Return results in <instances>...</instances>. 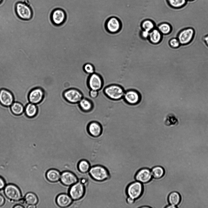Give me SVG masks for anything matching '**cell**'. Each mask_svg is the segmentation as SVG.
Instances as JSON below:
<instances>
[{
    "label": "cell",
    "instance_id": "14",
    "mask_svg": "<svg viewBox=\"0 0 208 208\" xmlns=\"http://www.w3.org/2000/svg\"><path fill=\"white\" fill-rule=\"evenodd\" d=\"M15 101L13 93L5 88L0 89V104L2 106L9 107Z\"/></svg>",
    "mask_w": 208,
    "mask_h": 208
},
{
    "label": "cell",
    "instance_id": "17",
    "mask_svg": "<svg viewBox=\"0 0 208 208\" xmlns=\"http://www.w3.org/2000/svg\"><path fill=\"white\" fill-rule=\"evenodd\" d=\"M107 30L112 33L118 32L120 29L121 24L119 20L117 18L112 17L109 18L106 24Z\"/></svg>",
    "mask_w": 208,
    "mask_h": 208
},
{
    "label": "cell",
    "instance_id": "29",
    "mask_svg": "<svg viewBox=\"0 0 208 208\" xmlns=\"http://www.w3.org/2000/svg\"><path fill=\"white\" fill-rule=\"evenodd\" d=\"M168 4L172 8L180 9L182 8L186 4L187 0H167Z\"/></svg>",
    "mask_w": 208,
    "mask_h": 208
},
{
    "label": "cell",
    "instance_id": "28",
    "mask_svg": "<svg viewBox=\"0 0 208 208\" xmlns=\"http://www.w3.org/2000/svg\"><path fill=\"white\" fill-rule=\"evenodd\" d=\"M24 199L26 203L29 205H35L38 202V199L37 196L31 192H29L26 194Z\"/></svg>",
    "mask_w": 208,
    "mask_h": 208
},
{
    "label": "cell",
    "instance_id": "13",
    "mask_svg": "<svg viewBox=\"0 0 208 208\" xmlns=\"http://www.w3.org/2000/svg\"><path fill=\"white\" fill-rule=\"evenodd\" d=\"M88 84L90 89L99 91L103 87V80L99 75L94 72L89 76Z\"/></svg>",
    "mask_w": 208,
    "mask_h": 208
},
{
    "label": "cell",
    "instance_id": "18",
    "mask_svg": "<svg viewBox=\"0 0 208 208\" xmlns=\"http://www.w3.org/2000/svg\"><path fill=\"white\" fill-rule=\"evenodd\" d=\"M88 131L91 136L97 137L102 133V128L101 124L98 122L93 121L88 124L87 127Z\"/></svg>",
    "mask_w": 208,
    "mask_h": 208
},
{
    "label": "cell",
    "instance_id": "4",
    "mask_svg": "<svg viewBox=\"0 0 208 208\" xmlns=\"http://www.w3.org/2000/svg\"><path fill=\"white\" fill-rule=\"evenodd\" d=\"M85 192L84 185L81 182L78 181L70 187L68 194L73 200L76 201L83 197Z\"/></svg>",
    "mask_w": 208,
    "mask_h": 208
},
{
    "label": "cell",
    "instance_id": "30",
    "mask_svg": "<svg viewBox=\"0 0 208 208\" xmlns=\"http://www.w3.org/2000/svg\"><path fill=\"white\" fill-rule=\"evenodd\" d=\"M157 29L162 34L165 35L169 34L172 30L171 25L167 23H163L160 24Z\"/></svg>",
    "mask_w": 208,
    "mask_h": 208
},
{
    "label": "cell",
    "instance_id": "42",
    "mask_svg": "<svg viewBox=\"0 0 208 208\" xmlns=\"http://www.w3.org/2000/svg\"><path fill=\"white\" fill-rule=\"evenodd\" d=\"M27 207L29 208H35L36 207V206L35 205H29Z\"/></svg>",
    "mask_w": 208,
    "mask_h": 208
},
{
    "label": "cell",
    "instance_id": "19",
    "mask_svg": "<svg viewBox=\"0 0 208 208\" xmlns=\"http://www.w3.org/2000/svg\"><path fill=\"white\" fill-rule=\"evenodd\" d=\"M61 173L58 170L51 168L47 171L46 177L47 180L51 182H59L60 179Z\"/></svg>",
    "mask_w": 208,
    "mask_h": 208
},
{
    "label": "cell",
    "instance_id": "20",
    "mask_svg": "<svg viewBox=\"0 0 208 208\" xmlns=\"http://www.w3.org/2000/svg\"><path fill=\"white\" fill-rule=\"evenodd\" d=\"M38 108L36 104L29 102L24 107V112L29 118H33L37 115Z\"/></svg>",
    "mask_w": 208,
    "mask_h": 208
},
{
    "label": "cell",
    "instance_id": "25",
    "mask_svg": "<svg viewBox=\"0 0 208 208\" xmlns=\"http://www.w3.org/2000/svg\"><path fill=\"white\" fill-rule=\"evenodd\" d=\"M152 178L159 179L162 178L165 173L164 168L160 166H155L151 169Z\"/></svg>",
    "mask_w": 208,
    "mask_h": 208
},
{
    "label": "cell",
    "instance_id": "26",
    "mask_svg": "<svg viewBox=\"0 0 208 208\" xmlns=\"http://www.w3.org/2000/svg\"><path fill=\"white\" fill-rule=\"evenodd\" d=\"M81 109L84 111H91L93 107L92 102L88 99L83 97L78 103Z\"/></svg>",
    "mask_w": 208,
    "mask_h": 208
},
{
    "label": "cell",
    "instance_id": "6",
    "mask_svg": "<svg viewBox=\"0 0 208 208\" xmlns=\"http://www.w3.org/2000/svg\"><path fill=\"white\" fill-rule=\"evenodd\" d=\"M63 95L68 102L72 104L78 103L84 97L82 93L75 88H70L65 91Z\"/></svg>",
    "mask_w": 208,
    "mask_h": 208
},
{
    "label": "cell",
    "instance_id": "15",
    "mask_svg": "<svg viewBox=\"0 0 208 208\" xmlns=\"http://www.w3.org/2000/svg\"><path fill=\"white\" fill-rule=\"evenodd\" d=\"M152 178L151 169L147 168H143L139 170L135 176V180L142 184L148 182Z\"/></svg>",
    "mask_w": 208,
    "mask_h": 208
},
{
    "label": "cell",
    "instance_id": "12",
    "mask_svg": "<svg viewBox=\"0 0 208 208\" xmlns=\"http://www.w3.org/2000/svg\"><path fill=\"white\" fill-rule=\"evenodd\" d=\"M60 181L64 185L70 187L78 181L76 175L74 173L66 171L61 173Z\"/></svg>",
    "mask_w": 208,
    "mask_h": 208
},
{
    "label": "cell",
    "instance_id": "41",
    "mask_svg": "<svg viewBox=\"0 0 208 208\" xmlns=\"http://www.w3.org/2000/svg\"><path fill=\"white\" fill-rule=\"evenodd\" d=\"M24 206L20 205H17L14 206V208H23Z\"/></svg>",
    "mask_w": 208,
    "mask_h": 208
},
{
    "label": "cell",
    "instance_id": "39",
    "mask_svg": "<svg viewBox=\"0 0 208 208\" xmlns=\"http://www.w3.org/2000/svg\"><path fill=\"white\" fill-rule=\"evenodd\" d=\"M203 40L206 45L208 46V34L204 37Z\"/></svg>",
    "mask_w": 208,
    "mask_h": 208
},
{
    "label": "cell",
    "instance_id": "37",
    "mask_svg": "<svg viewBox=\"0 0 208 208\" xmlns=\"http://www.w3.org/2000/svg\"><path fill=\"white\" fill-rule=\"evenodd\" d=\"M5 183L4 179L0 176V190L5 187Z\"/></svg>",
    "mask_w": 208,
    "mask_h": 208
},
{
    "label": "cell",
    "instance_id": "2",
    "mask_svg": "<svg viewBox=\"0 0 208 208\" xmlns=\"http://www.w3.org/2000/svg\"><path fill=\"white\" fill-rule=\"evenodd\" d=\"M103 92L109 98L117 100L123 98L125 91L121 86L113 84L103 88Z\"/></svg>",
    "mask_w": 208,
    "mask_h": 208
},
{
    "label": "cell",
    "instance_id": "45",
    "mask_svg": "<svg viewBox=\"0 0 208 208\" xmlns=\"http://www.w3.org/2000/svg\"><path fill=\"white\" fill-rule=\"evenodd\" d=\"M157 146H158V142H157ZM158 158H159V157H158Z\"/></svg>",
    "mask_w": 208,
    "mask_h": 208
},
{
    "label": "cell",
    "instance_id": "31",
    "mask_svg": "<svg viewBox=\"0 0 208 208\" xmlns=\"http://www.w3.org/2000/svg\"><path fill=\"white\" fill-rule=\"evenodd\" d=\"M141 26L143 30L149 32H150L155 28L154 23L149 19H146L144 21L142 22Z\"/></svg>",
    "mask_w": 208,
    "mask_h": 208
},
{
    "label": "cell",
    "instance_id": "21",
    "mask_svg": "<svg viewBox=\"0 0 208 208\" xmlns=\"http://www.w3.org/2000/svg\"><path fill=\"white\" fill-rule=\"evenodd\" d=\"M179 121L174 114L170 113L166 115L164 120V123L167 126H174L178 125Z\"/></svg>",
    "mask_w": 208,
    "mask_h": 208
},
{
    "label": "cell",
    "instance_id": "36",
    "mask_svg": "<svg viewBox=\"0 0 208 208\" xmlns=\"http://www.w3.org/2000/svg\"><path fill=\"white\" fill-rule=\"evenodd\" d=\"M150 32L143 30L141 32V36L143 38L146 39L149 38Z\"/></svg>",
    "mask_w": 208,
    "mask_h": 208
},
{
    "label": "cell",
    "instance_id": "8",
    "mask_svg": "<svg viewBox=\"0 0 208 208\" xmlns=\"http://www.w3.org/2000/svg\"><path fill=\"white\" fill-rule=\"evenodd\" d=\"M4 192L5 196L11 200L18 201L21 199V191L19 189L14 185H7L5 187Z\"/></svg>",
    "mask_w": 208,
    "mask_h": 208
},
{
    "label": "cell",
    "instance_id": "3",
    "mask_svg": "<svg viewBox=\"0 0 208 208\" xmlns=\"http://www.w3.org/2000/svg\"><path fill=\"white\" fill-rule=\"evenodd\" d=\"M88 172L92 179L98 182L104 181L108 179L109 177L107 169L101 165H98L91 167Z\"/></svg>",
    "mask_w": 208,
    "mask_h": 208
},
{
    "label": "cell",
    "instance_id": "10",
    "mask_svg": "<svg viewBox=\"0 0 208 208\" xmlns=\"http://www.w3.org/2000/svg\"><path fill=\"white\" fill-rule=\"evenodd\" d=\"M66 13L65 10L59 8L52 10L50 14V18L52 23L55 25L62 24L66 19Z\"/></svg>",
    "mask_w": 208,
    "mask_h": 208
},
{
    "label": "cell",
    "instance_id": "35",
    "mask_svg": "<svg viewBox=\"0 0 208 208\" xmlns=\"http://www.w3.org/2000/svg\"><path fill=\"white\" fill-rule=\"evenodd\" d=\"M135 199H134L128 196L126 199L127 202L128 206V208L132 207V206L134 203Z\"/></svg>",
    "mask_w": 208,
    "mask_h": 208
},
{
    "label": "cell",
    "instance_id": "1",
    "mask_svg": "<svg viewBox=\"0 0 208 208\" xmlns=\"http://www.w3.org/2000/svg\"><path fill=\"white\" fill-rule=\"evenodd\" d=\"M15 11L17 16L23 20H30L33 16L32 8L24 2H19L16 3L15 6Z\"/></svg>",
    "mask_w": 208,
    "mask_h": 208
},
{
    "label": "cell",
    "instance_id": "7",
    "mask_svg": "<svg viewBox=\"0 0 208 208\" xmlns=\"http://www.w3.org/2000/svg\"><path fill=\"white\" fill-rule=\"evenodd\" d=\"M195 31L191 27H187L181 30L177 38L181 45L187 44L190 43L194 38Z\"/></svg>",
    "mask_w": 208,
    "mask_h": 208
},
{
    "label": "cell",
    "instance_id": "47",
    "mask_svg": "<svg viewBox=\"0 0 208 208\" xmlns=\"http://www.w3.org/2000/svg\"><path fill=\"white\" fill-rule=\"evenodd\" d=\"M14 3V2H13Z\"/></svg>",
    "mask_w": 208,
    "mask_h": 208
},
{
    "label": "cell",
    "instance_id": "32",
    "mask_svg": "<svg viewBox=\"0 0 208 208\" xmlns=\"http://www.w3.org/2000/svg\"><path fill=\"white\" fill-rule=\"evenodd\" d=\"M83 69L86 73L90 74L95 72L93 66L89 63H86L84 65L83 67Z\"/></svg>",
    "mask_w": 208,
    "mask_h": 208
},
{
    "label": "cell",
    "instance_id": "43",
    "mask_svg": "<svg viewBox=\"0 0 208 208\" xmlns=\"http://www.w3.org/2000/svg\"><path fill=\"white\" fill-rule=\"evenodd\" d=\"M3 0H0V4H1L3 2Z\"/></svg>",
    "mask_w": 208,
    "mask_h": 208
},
{
    "label": "cell",
    "instance_id": "38",
    "mask_svg": "<svg viewBox=\"0 0 208 208\" xmlns=\"http://www.w3.org/2000/svg\"><path fill=\"white\" fill-rule=\"evenodd\" d=\"M5 199L3 196L0 194V206H2L5 203Z\"/></svg>",
    "mask_w": 208,
    "mask_h": 208
},
{
    "label": "cell",
    "instance_id": "44",
    "mask_svg": "<svg viewBox=\"0 0 208 208\" xmlns=\"http://www.w3.org/2000/svg\"><path fill=\"white\" fill-rule=\"evenodd\" d=\"M187 0L188 1H194V0Z\"/></svg>",
    "mask_w": 208,
    "mask_h": 208
},
{
    "label": "cell",
    "instance_id": "5",
    "mask_svg": "<svg viewBox=\"0 0 208 208\" xmlns=\"http://www.w3.org/2000/svg\"><path fill=\"white\" fill-rule=\"evenodd\" d=\"M143 190V184L135 181L128 185L126 189V193L128 196L135 200L141 196Z\"/></svg>",
    "mask_w": 208,
    "mask_h": 208
},
{
    "label": "cell",
    "instance_id": "9",
    "mask_svg": "<svg viewBox=\"0 0 208 208\" xmlns=\"http://www.w3.org/2000/svg\"><path fill=\"white\" fill-rule=\"evenodd\" d=\"M45 97V92L40 87H36L31 89L29 92L28 97L29 102L37 104L40 103Z\"/></svg>",
    "mask_w": 208,
    "mask_h": 208
},
{
    "label": "cell",
    "instance_id": "11",
    "mask_svg": "<svg viewBox=\"0 0 208 208\" xmlns=\"http://www.w3.org/2000/svg\"><path fill=\"white\" fill-rule=\"evenodd\" d=\"M123 98L127 103L134 105L140 102L141 100V96L140 93L137 90L130 89L125 91Z\"/></svg>",
    "mask_w": 208,
    "mask_h": 208
},
{
    "label": "cell",
    "instance_id": "27",
    "mask_svg": "<svg viewBox=\"0 0 208 208\" xmlns=\"http://www.w3.org/2000/svg\"><path fill=\"white\" fill-rule=\"evenodd\" d=\"M91 167L89 162L85 160H80L77 164V168L79 171L83 173L88 172Z\"/></svg>",
    "mask_w": 208,
    "mask_h": 208
},
{
    "label": "cell",
    "instance_id": "40",
    "mask_svg": "<svg viewBox=\"0 0 208 208\" xmlns=\"http://www.w3.org/2000/svg\"><path fill=\"white\" fill-rule=\"evenodd\" d=\"M177 206H175L173 205L170 204V205H167V206L165 208H176Z\"/></svg>",
    "mask_w": 208,
    "mask_h": 208
},
{
    "label": "cell",
    "instance_id": "33",
    "mask_svg": "<svg viewBox=\"0 0 208 208\" xmlns=\"http://www.w3.org/2000/svg\"><path fill=\"white\" fill-rule=\"evenodd\" d=\"M170 46L173 48H177L179 47L181 44L177 38L175 37L171 39L169 41Z\"/></svg>",
    "mask_w": 208,
    "mask_h": 208
},
{
    "label": "cell",
    "instance_id": "34",
    "mask_svg": "<svg viewBox=\"0 0 208 208\" xmlns=\"http://www.w3.org/2000/svg\"><path fill=\"white\" fill-rule=\"evenodd\" d=\"M98 94V91L91 89L89 91V96L92 98L94 99L97 97Z\"/></svg>",
    "mask_w": 208,
    "mask_h": 208
},
{
    "label": "cell",
    "instance_id": "23",
    "mask_svg": "<svg viewBox=\"0 0 208 208\" xmlns=\"http://www.w3.org/2000/svg\"><path fill=\"white\" fill-rule=\"evenodd\" d=\"M181 197L180 195L177 192H172L169 193L167 197V201L170 204L176 206L181 202Z\"/></svg>",
    "mask_w": 208,
    "mask_h": 208
},
{
    "label": "cell",
    "instance_id": "16",
    "mask_svg": "<svg viewBox=\"0 0 208 208\" xmlns=\"http://www.w3.org/2000/svg\"><path fill=\"white\" fill-rule=\"evenodd\" d=\"M56 204L59 207H70L73 202V199L66 193H62L57 196L56 199Z\"/></svg>",
    "mask_w": 208,
    "mask_h": 208
},
{
    "label": "cell",
    "instance_id": "46",
    "mask_svg": "<svg viewBox=\"0 0 208 208\" xmlns=\"http://www.w3.org/2000/svg\"><path fill=\"white\" fill-rule=\"evenodd\" d=\"M158 157H159V155H158ZM159 166H160V163H159Z\"/></svg>",
    "mask_w": 208,
    "mask_h": 208
},
{
    "label": "cell",
    "instance_id": "24",
    "mask_svg": "<svg viewBox=\"0 0 208 208\" xmlns=\"http://www.w3.org/2000/svg\"><path fill=\"white\" fill-rule=\"evenodd\" d=\"M162 34L156 28H154L149 32V38L150 41L154 44H157L161 41Z\"/></svg>",
    "mask_w": 208,
    "mask_h": 208
},
{
    "label": "cell",
    "instance_id": "22",
    "mask_svg": "<svg viewBox=\"0 0 208 208\" xmlns=\"http://www.w3.org/2000/svg\"><path fill=\"white\" fill-rule=\"evenodd\" d=\"M10 108L12 112L15 115H20L24 112V107L19 102L14 101Z\"/></svg>",
    "mask_w": 208,
    "mask_h": 208
}]
</instances>
